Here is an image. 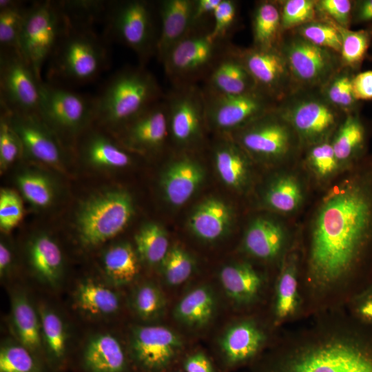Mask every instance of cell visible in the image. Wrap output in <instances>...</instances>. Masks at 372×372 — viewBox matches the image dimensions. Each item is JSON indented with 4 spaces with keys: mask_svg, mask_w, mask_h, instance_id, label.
I'll list each match as a JSON object with an SVG mask.
<instances>
[{
    "mask_svg": "<svg viewBox=\"0 0 372 372\" xmlns=\"http://www.w3.org/2000/svg\"><path fill=\"white\" fill-rule=\"evenodd\" d=\"M311 225L309 268L319 282L372 265V156L342 172L322 197Z\"/></svg>",
    "mask_w": 372,
    "mask_h": 372,
    "instance_id": "6da1fadb",
    "label": "cell"
},
{
    "mask_svg": "<svg viewBox=\"0 0 372 372\" xmlns=\"http://www.w3.org/2000/svg\"><path fill=\"white\" fill-rule=\"evenodd\" d=\"M163 97L156 78L143 65L124 68L94 97V124L115 134Z\"/></svg>",
    "mask_w": 372,
    "mask_h": 372,
    "instance_id": "7a4b0ae2",
    "label": "cell"
},
{
    "mask_svg": "<svg viewBox=\"0 0 372 372\" xmlns=\"http://www.w3.org/2000/svg\"><path fill=\"white\" fill-rule=\"evenodd\" d=\"M109 65L107 49L90 25L69 26L49 59L48 76L82 84L96 79Z\"/></svg>",
    "mask_w": 372,
    "mask_h": 372,
    "instance_id": "3957f363",
    "label": "cell"
},
{
    "mask_svg": "<svg viewBox=\"0 0 372 372\" xmlns=\"http://www.w3.org/2000/svg\"><path fill=\"white\" fill-rule=\"evenodd\" d=\"M134 214L132 195L121 188L92 194L79 206L75 229L80 245L92 249L114 238L127 226Z\"/></svg>",
    "mask_w": 372,
    "mask_h": 372,
    "instance_id": "277c9868",
    "label": "cell"
},
{
    "mask_svg": "<svg viewBox=\"0 0 372 372\" xmlns=\"http://www.w3.org/2000/svg\"><path fill=\"white\" fill-rule=\"evenodd\" d=\"M158 8L144 0L109 1L104 16L105 33L132 50L143 65L156 54L159 28Z\"/></svg>",
    "mask_w": 372,
    "mask_h": 372,
    "instance_id": "5b68a950",
    "label": "cell"
},
{
    "mask_svg": "<svg viewBox=\"0 0 372 372\" xmlns=\"http://www.w3.org/2000/svg\"><path fill=\"white\" fill-rule=\"evenodd\" d=\"M69 26L59 1H39L28 6L19 49L41 82V71Z\"/></svg>",
    "mask_w": 372,
    "mask_h": 372,
    "instance_id": "8992f818",
    "label": "cell"
},
{
    "mask_svg": "<svg viewBox=\"0 0 372 372\" xmlns=\"http://www.w3.org/2000/svg\"><path fill=\"white\" fill-rule=\"evenodd\" d=\"M39 114L62 143L78 139L95 123L94 98L42 81Z\"/></svg>",
    "mask_w": 372,
    "mask_h": 372,
    "instance_id": "52a82bcc",
    "label": "cell"
},
{
    "mask_svg": "<svg viewBox=\"0 0 372 372\" xmlns=\"http://www.w3.org/2000/svg\"><path fill=\"white\" fill-rule=\"evenodd\" d=\"M271 372H372V342L321 344L290 355Z\"/></svg>",
    "mask_w": 372,
    "mask_h": 372,
    "instance_id": "ba28073f",
    "label": "cell"
},
{
    "mask_svg": "<svg viewBox=\"0 0 372 372\" xmlns=\"http://www.w3.org/2000/svg\"><path fill=\"white\" fill-rule=\"evenodd\" d=\"M210 30L197 26L161 62L174 85L195 84L206 78L226 51L224 41L214 39Z\"/></svg>",
    "mask_w": 372,
    "mask_h": 372,
    "instance_id": "9c48e42d",
    "label": "cell"
},
{
    "mask_svg": "<svg viewBox=\"0 0 372 372\" xmlns=\"http://www.w3.org/2000/svg\"><path fill=\"white\" fill-rule=\"evenodd\" d=\"M229 134L251 158L267 164L287 158L298 138L289 123L272 110Z\"/></svg>",
    "mask_w": 372,
    "mask_h": 372,
    "instance_id": "30bf717a",
    "label": "cell"
},
{
    "mask_svg": "<svg viewBox=\"0 0 372 372\" xmlns=\"http://www.w3.org/2000/svg\"><path fill=\"white\" fill-rule=\"evenodd\" d=\"M126 347L134 372H167L182 353L184 342L171 328L141 324L130 329Z\"/></svg>",
    "mask_w": 372,
    "mask_h": 372,
    "instance_id": "8fae6325",
    "label": "cell"
},
{
    "mask_svg": "<svg viewBox=\"0 0 372 372\" xmlns=\"http://www.w3.org/2000/svg\"><path fill=\"white\" fill-rule=\"evenodd\" d=\"M164 99L172 143L185 150L198 145L207 128L203 90L196 84L174 85Z\"/></svg>",
    "mask_w": 372,
    "mask_h": 372,
    "instance_id": "7c38bea8",
    "label": "cell"
},
{
    "mask_svg": "<svg viewBox=\"0 0 372 372\" xmlns=\"http://www.w3.org/2000/svg\"><path fill=\"white\" fill-rule=\"evenodd\" d=\"M203 92L207 128L218 134H230L271 111L269 95L258 88L238 94Z\"/></svg>",
    "mask_w": 372,
    "mask_h": 372,
    "instance_id": "4fadbf2b",
    "label": "cell"
},
{
    "mask_svg": "<svg viewBox=\"0 0 372 372\" xmlns=\"http://www.w3.org/2000/svg\"><path fill=\"white\" fill-rule=\"evenodd\" d=\"M39 83L19 49L0 50L1 107L14 114L39 115Z\"/></svg>",
    "mask_w": 372,
    "mask_h": 372,
    "instance_id": "5bb4252c",
    "label": "cell"
},
{
    "mask_svg": "<svg viewBox=\"0 0 372 372\" xmlns=\"http://www.w3.org/2000/svg\"><path fill=\"white\" fill-rule=\"evenodd\" d=\"M3 109L23 146V157L63 169L66 152L62 141L38 114H19Z\"/></svg>",
    "mask_w": 372,
    "mask_h": 372,
    "instance_id": "9a60e30c",
    "label": "cell"
},
{
    "mask_svg": "<svg viewBox=\"0 0 372 372\" xmlns=\"http://www.w3.org/2000/svg\"><path fill=\"white\" fill-rule=\"evenodd\" d=\"M114 134L131 152L153 154L163 149L169 138L167 110L164 97Z\"/></svg>",
    "mask_w": 372,
    "mask_h": 372,
    "instance_id": "2e32d148",
    "label": "cell"
},
{
    "mask_svg": "<svg viewBox=\"0 0 372 372\" xmlns=\"http://www.w3.org/2000/svg\"><path fill=\"white\" fill-rule=\"evenodd\" d=\"M281 115L291 125L299 141L311 147L328 141L339 127L335 110L318 99L299 101Z\"/></svg>",
    "mask_w": 372,
    "mask_h": 372,
    "instance_id": "e0dca14e",
    "label": "cell"
},
{
    "mask_svg": "<svg viewBox=\"0 0 372 372\" xmlns=\"http://www.w3.org/2000/svg\"><path fill=\"white\" fill-rule=\"evenodd\" d=\"M205 179L203 165L190 154L183 153L165 165L159 177L165 201L173 207L186 204Z\"/></svg>",
    "mask_w": 372,
    "mask_h": 372,
    "instance_id": "ac0fdd59",
    "label": "cell"
},
{
    "mask_svg": "<svg viewBox=\"0 0 372 372\" xmlns=\"http://www.w3.org/2000/svg\"><path fill=\"white\" fill-rule=\"evenodd\" d=\"M79 366L81 372H134L127 347L109 332L96 333L87 339Z\"/></svg>",
    "mask_w": 372,
    "mask_h": 372,
    "instance_id": "d6986e66",
    "label": "cell"
},
{
    "mask_svg": "<svg viewBox=\"0 0 372 372\" xmlns=\"http://www.w3.org/2000/svg\"><path fill=\"white\" fill-rule=\"evenodd\" d=\"M194 0H163L157 3L159 34L156 54L162 62L167 53L197 26Z\"/></svg>",
    "mask_w": 372,
    "mask_h": 372,
    "instance_id": "ffe728a7",
    "label": "cell"
},
{
    "mask_svg": "<svg viewBox=\"0 0 372 372\" xmlns=\"http://www.w3.org/2000/svg\"><path fill=\"white\" fill-rule=\"evenodd\" d=\"M235 219L233 207L218 197L200 201L192 211L187 227L192 235L206 242H214L225 237Z\"/></svg>",
    "mask_w": 372,
    "mask_h": 372,
    "instance_id": "44dd1931",
    "label": "cell"
},
{
    "mask_svg": "<svg viewBox=\"0 0 372 372\" xmlns=\"http://www.w3.org/2000/svg\"><path fill=\"white\" fill-rule=\"evenodd\" d=\"M26 257L33 276L41 284L54 289L63 277L65 260L56 240L45 232L33 235L26 245Z\"/></svg>",
    "mask_w": 372,
    "mask_h": 372,
    "instance_id": "7402d4cb",
    "label": "cell"
},
{
    "mask_svg": "<svg viewBox=\"0 0 372 372\" xmlns=\"http://www.w3.org/2000/svg\"><path fill=\"white\" fill-rule=\"evenodd\" d=\"M223 137L213 149L216 173L222 183L237 192L245 190L251 182V157L229 134Z\"/></svg>",
    "mask_w": 372,
    "mask_h": 372,
    "instance_id": "603a6c76",
    "label": "cell"
},
{
    "mask_svg": "<svg viewBox=\"0 0 372 372\" xmlns=\"http://www.w3.org/2000/svg\"><path fill=\"white\" fill-rule=\"evenodd\" d=\"M285 60L293 74L306 83L321 82L333 70L329 51L304 39L293 40L287 46Z\"/></svg>",
    "mask_w": 372,
    "mask_h": 372,
    "instance_id": "cb8c5ba5",
    "label": "cell"
},
{
    "mask_svg": "<svg viewBox=\"0 0 372 372\" xmlns=\"http://www.w3.org/2000/svg\"><path fill=\"white\" fill-rule=\"evenodd\" d=\"M92 127L81 136L82 139L79 144V154L87 164L96 168L113 169L132 164L131 151L107 133Z\"/></svg>",
    "mask_w": 372,
    "mask_h": 372,
    "instance_id": "d4e9b609",
    "label": "cell"
},
{
    "mask_svg": "<svg viewBox=\"0 0 372 372\" xmlns=\"http://www.w3.org/2000/svg\"><path fill=\"white\" fill-rule=\"evenodd\" d=\"M10 319L16 340L39 359L44 357L38 308H35L29 296L23 289H16L12 292Z\"/></svg>",
    "mask_w": 372,
    "mask_h": 372,
    "instance_id": "484cf974",
    "label": "cell"
},
{
    "mask_svg": "<svg viewBox=\"0 0 372 372\" xmlns=\"http://www.w3.org/2000/svg\"><path fill=\"white\" fill-rule=\"evenodd\" d=\"M73 302L80 313L92 318L113 316L121 307V298L115 287L91 278L76 285Z\"/></svg>",
    "mask_w": 372,
    "mask_h": 372,
    "instance_id": "4316f807",
    "label": "cell"
},
{
    "mask_svg": "<svg viewBox=\"0 0 372 372\" xmlns=\"http://www.w3.org/2000/svg\"><path fill=\"white\" fill-rule=\"evenodd\" d=\"M234 52L251 76L257 88L268 95L276 92L286 74L287 64L283 56L275 48L255 47Z\"/></svg>",
    "mask_w": 372,
    "mask_h": 372,
    "instance_id": "83f0119b",
    "label": "cell"
},
{
    "mask_svg": "<svg viewBox=\"0 0 372 372\" xmlns=\"http://www.w3.org/2000/svg\"><path fill=\"white\" fill-rule=\"evenodd\" d=\"M265 340L262 331L251 321L229 326L219 339V349L225 363L235 366L252 359Z\"/></svg>",
    "mask_w": 372,
    "mask_h": 372,
    "instance_id": "f1b7e54d",
    "label": "cell"
},
{
    "mask_svg": "<svg viewBox=\"0 0 372 372\" xmlns=\"http://www.w3.org/2000/svg\"><path fill=\"white\" fill-rule=\"evenodd\" d=\"M203 90L238 94L256 89V83L234 50H226L206 77Z\"/></svg>",
    "mask_w": 372,
    "mask_h": 372,
    "instance_id": "f546056e",
    "label": "cell"
},
{
    "mask_svg": "<svg viewBox=\"0 0 372 372\" xmlns=\"http://www.w3.org/2000/svg\"><path fill=\"white\" fill-rule=\"evenodd\" d=\"M286 238V229L277 220L258 216L248 225L242 240L245 251L251 256L270 260L281 251Z\"/></svg>",
    "mask_w": 372,
    "mask_h": 372,
    "instance_id": "4dcf8cb0",
    "label": "cell"
},
{
    "mask_svg": "<svg viewBox=\"0 0 372 372\" xmlns=\"http://www.w3.org/2000/svg\"><path fill=\"white\" fill-rule=\"evenodd\" d=\"M217 299L213 289L207 285L197 286L176 304L173 316L182 325L193 329L209 325L215 317Z\"/></svg>",
    "mask_w": 372,
    "mask_h": 372,
    "instance_id": "1f68e13d",
    "label": "cell"
},
{
    "mask_svg": "<svg viewBox=\"0 0 372 372\" xmlns=\"http://www.w3.org/2000/svg\"><path fill=\"white\" fill-rule=\"evenodd\" d=\"M40 316L44 357L48 364L59 370L65 365L69 333L61 316L50 306L40 304Z\"/></svg>",
    "mask_w": 372,
    "mask_h": 372,
    "instance_id": "d6a6232c",
    "label": "cell"
},
{
    "mask_svg": "<svg viewBox=\"0 0 372 372\" xmlns=\"http://www.w3.org/2000/svg\"><path fill=\"white\" fill-rule=\"evenodd\" d=\"M305 192L297 174L282 172L272 177L263 189L262 200L269 209L280 214L297 211L304 202Z\"/></svg>",
    "mask_w": 372,
    "mask_h": 372,
    "instance_id": "836d02e7",
    "label": "cell"
},
{
    "mask_svg": "<svg viewBox=\"0 0 372 372\" xmlns=\"http://www.w3.org/2000/svg\"><path fill=\"white\" fill-rule=\"evenodd\" d=\"M219 280L227 296L238 304L252 302L257 297L262 285L260 274L246 262L223 266L219 272Z\"/></svg>",
    "mask_w": 372,
    "mask_h": 372,
    "instance_id": "e575fe53",
    "label": "cell"
},
{
    "mask_svg": "<svg viewBox=\"0 0 372 372\" xmlns=\"http://www.w3.org/2000/svg\"><path fill=\"white\" fill-rule=\"evenodd\" d=\"M140 259L132 245L119 242L107 248L101 256V267L107 282L114 287L132 283L140 270Z\"/></svg>",
    "mask_w": 372,
    "mask_h": 372,
    "instance_id": "d590c367",
    "label": "cell"
},
{
    "mask_svg": "<svg viewBox=\"0 0 372 372\" xmlns=\"http://www.w3.org/2000/svg\"><path fill=\"white\" fill-rule=\"evenodd\" d=\"M364 127L359 118L349 115L338 127L331 144L342 171L353 167L364 157Z\"/></svg>",
    "mask_w": 372,
    "mask_h": 372,
    "instance_id": "8d00e7d4",
    "label": "cell"
},
{
    "mask_svg": "<svg viewBox=\"0 0 372 372\" xmlns=\"http://www.w3.org/2000/svg\"><path fill=\"white\" fill-rule=\"evenodd\" d=\"M15 182L24 200L35 209H46L56 199L57 188L55 182L40 170L24 169L17 175Z\"/></svg>",
    "mask_w": 372,
    "mask_h": 372,
    "instance_id": "74e56055",
    "label": "cell"
},
{
    "mask_svg": "<svg viewBox=\"0 0 372 372\" xmlns=\"http://www.w3.org/2000/svg\"><path fill=\"white\" fill-rule=\"evenodd\" d=\"M134 244L140 260L150 266H159L170 247L166 230L155 222L145 223L138 229Z\"/></svg>",
    "mask_w": 372,
    "mask_h": 372,
    "instance_id": "f35d334b",
    "label": "cell"
},
{
    "mask_svg": "<svg viewBox=\"0 0 372 372\" xmlns=\"http://www.w3.org/2000/svg\"><path fill=\"white\" fill-rule=\"evenodd\" d=\"M130 304L135 315L145 322L158 321L165 316L167 310L164 293L152 282L136 285L131 292Z\"/></svg>",
    "mask_w": 372,
    "mask_h": 372,
    "instance_id": "ab89813d",
    "label": "cell"
},
{
    "mask_svg": "<svg viewBox=\"0 0 372 372\" xmlns=\"http://www.w3.org/2000/svg\"><path fill=\"white\" fill-rule=\"evenodd\" d=\"M281 25V13L271 2L260 3L255 10L253 19V35L256 48L271 49Z\"/></svg>",
    "mask_w": 372,
    "mask_h": 372,
    "instance_id": "60d3db41",
    "label": "cell"
},
{
    "mask_svg": "<svg viewBox=\"0 0 372 372\" xmlns=\"http://www.w3.org/2000/svg\"><path fill=\"white\" fill-rule=\"evenodd\" d=\"M27 7L20 1H0V50L19 49Z\"/></svg>",
    "mask_w": 372,
    "mask_h": 372,
    "instance_id": "b9f144b4",
    "label": "cell"
},
{
    "mask_svg": "<svg viewBox=\"0 0 372 372\" xmlns=\"http://www.w3.org/2000/svg\"><path fill=\"white\" fill-rule=\"evenodd\" d=\"M196 261L192 255L182 247L173 245L159 265L165 282L170 287L186 282L193 274Z\"/></svg>",
    "mask_w": 372,
    "mask_h": 372,
    "instance_id": "7bdbcfd3",
    "label": "cell"
},
{
    "mask_svg": "<svg viewBox=\"0 0 372 372\" xmlns=\"http://www.w3.org/2000/svg\"><path fill=\"white\" fill-rule=\"evenodd\" d=\"M0 372H43L41 360L18 342L8 339L1 345Z\"/></svg>",
    "mask_w": 372,
    "mask_h": 372,
    "instance_id": "ee69618b",
    "label": "cell"
},
{
    "mask_svg": "<svg viewBox=\"0 0 372 372\" xmlns=\"http://www.w3.org/2000/svg\"><path fill=\"white\" fill-rule=\"evenodd\" d=\"M307 165L320 183H326L342 171L336 158L331 142L328 141L311 146L307 156Z\"/></svg>",
    "mask_w": 372,
    "mask_h": 372,
    "instance_id": "f6af8a7d",
    "label": "cell"
},
{
    "mask_svg": "<svg viewBox=\"0 0 372 372\" xmlns=\"http://www.w3.org/2000/svg\"><path fill=\"white\" fill-rule=\"evenodd\" d=\"M296 274V262L291 256L287 262L278 283L276 313L280 319L288 317L296 309L298 285Z\"/></svg>",
    "mask_w": 372,
    "mask_h": 372,
    "instance_id": "bcb514c9",
    "label": "cell"
},
{
    "mask_svg": "<svg viewBox=\"0 0 372 372\" xmlns=\"http://www.w3.org/2000/svg\"><path fill=\"white\" fill-rule=\"evenodd\" d=\"M333 25L342 37L341 55L344 63L356 66L363 60L369 45L370 35L366 30L352 31L339 25Z\"/></svg>",
    "mask_w": 372,
    "mask_h": 372,
    "instance_id": "7dc6e473",
    "label": "cell"
},
{
    "mask_svg": "<svg viewBox=\"0 0 372 372\" xmlns=\"http://www.w3.org/2000/svg\"><path fill=\"white\" fill-rule=\"evenodd\" d=\"M23 157L21 141L10 125L6 112L1 108L0 168L3 172Z\"/></svg>",
    "mask_w": 372,
    "mask_h": 372,
    "instance_id": "c3c4849f",
    "label": "cell"
},
{
    "mask_svg": "<svg viewBox=\"0 0 372 372\" xmlns=\"http://www.w3.org/2000/svg\"><path fill=\"white\" fill-rule=\"evenodd\" d=\"M60 5L69 20L76 24L90 25L101 16H105L108 1H61Z\"/></svg>",
    "mask_w": 372,
    "mask_h": 372,
    "instance_id": "681fc988",
    "label": "cell"
},
{
    "mask_svg": "<svg viewBox=\"0 0 372 372\" xmlns=\"http://www.w3.org/2000/svg\"><path fill=\"white\" fill-rule=\"evenodd\" d=\"M302 39L324 49H331L340 52L342 37L333 24L319 22L308 23L300 29Z\"/></svg>",
    "mask_w": 372,
    "mask_h": 372,
    "instance_id": "f907efd6",
    "label": "cell"
},
{
    "mask_svg": "<svg viewBox=\"0 0 372 372\" xmlns=\"http://www.w3.org/2000/svg\"><path fill=\"white\" fill-rule=\"evenodd\" d=\"M23 205L20 196L10 189L0 192V228L3 232L12 231L21 220Z\"/></svg>",
    "mask_w": 372,
    "mask_h": 372,
    "instance_id": "816d5d0a",
    "label": "cell"
},
{
    "mask_svg": "<svg viewBox=\"0 0 372 372\" xmlns=\"http://www.w3.org/2000/svg\"><path fill=\"white\" fill-rule=\"evenodd\" d=\"M316 3L310 0H289L281 12V25L285 28L306 24L314 17Z\"/></svg>",
    "mask_w": 372,
    "mask_h": 372,
    "instance_id": "f5cc1de1",
    "label": "cell"
},
{
    "mask_svg": "<svg viewBox=\"0 0 372 372\" xmlns=\"http://www.w3.org/2000/svg\"><path fill=\"white\" fill-rule=\"evenodd\" d=\"M237 14L236 3L232 0H221L212 17L211 36L216 40L224 41L226 34L234 25Z\"/></svg>",
    "mask_w": 372,
    "mask_h": 372,
    "instance_id": "db71d44e",
    "label": "cell"
},
{
    "mask_svg": "<svg viewBox=\"0 0 372 372\" xmlns=\"http://www.w3.org/2000/svg\"><path fill=\"white\" fill-rule=\"evenodd\" d=\"M351 81L347 75H341L331 81L327 92L331 103L342 107L353 103L355 99L353 94Z\"/></svg>",
    "mask_w": 372,
    "mask_h": 372,
    "instance_id": "11a10c76",
    "label": "cell"
},
{
    "mask_svg": "<svg viewBox=\"0 0 372 372\" xmlns=\"http://www.w3.org/2000/svg\"><path fill=\"white\" fill-rule=\"evenodd\" d=\"M320 9L339 25L346 28L350 20L351 2L349 0H322L317 3Z\"/></svg>",
    "mask_w": 372,
    "mask_h": 372,
    "instance_id": "9f6ffc18",
    "label": "cell"
},
{
    "mask_svg": "<svg viewBox=\"0 0 372 372\" xmlns=\"http://www.w3.org/2000/svg\"><path fill=\"white\" fill-rule=\"evenodd\" d=\"M354 311L362 323L372 328V287L358 295L355 300Z\"/></svg>",
    "mask_w": 372,
    "mask_h": 372,
    "instance_id": "6f0895ef",
    "label": "cell"
},
{
    "mask_svg": "<svg viewBox=\"0 0 372 372\" xmlns=\"http://www.w3.org/2000/svg\"><path fill=\"white\" fill-rule=\"evenodd\" d=\"M351 82L355 99L372 100V70L359 73Z\"/></svg>",
    "mask_w": 372,
    "mask_h": 372,
    "instance_id": "680465c9",
    "label": "cell"
},
{
    "mask_svg": "<svg viewBox=\"0 0 372 372\" xmlns=\"http://www.w3.org/2000/svg\"><path fill=\"white\" fill-rule=\"evenodd\" d=\"M183 369L185 372H215L211 360L202 351L187 356L183 361Z\"/></svg>",
    "mask_w": 372,
    "mask_h": 372,
    "instance_id": "91938a15",
    "label": "cell"
},
{
    "mask_svg": "<svg viewBox=\"0 0 372 372\" xmlns=\"http://www.w3.org/2000/svg\"><path fill=\"white\" fill-rule=\"evenodd\" d=\"M14 266V254L10 245L4 239L0 242V276L8 277Z\"/></svg>",
    "mask_w": 372,
    "mask_h": 372,
    "instance_id": "94428289",
    "label": "cell"
},
{
    "mask_svg": "<svg viewBox=\"0 0 372 372\" xmlns=\"http://www.w3.org/2000/svg\"><path fill=\"white\" fill-rule=\"evenodd\" d=\"M221 0H194V21L196 26L202 20L213 14Z\"/></svg>",
    "mask_w": 372,
    "mask_h": 372,
    "instance_id": "6125c7cd",
    "label": "cell"
},
{
    "mask_svg": "<svg viewBox=\"0 0 372 372\" xmlns=\"http://www.w3.org/2000/svg\"><path fill=\"white\" fill-rule=\"evenodd\" d=\"M357 18L363 21L372 20V0L364 1L360 4Z\"/></svg>",
    "mask_w": 372,
    "mask_h": 372,
    "instance_id": "be15d7a7",
    "label": "cell"
}]
</instances>
